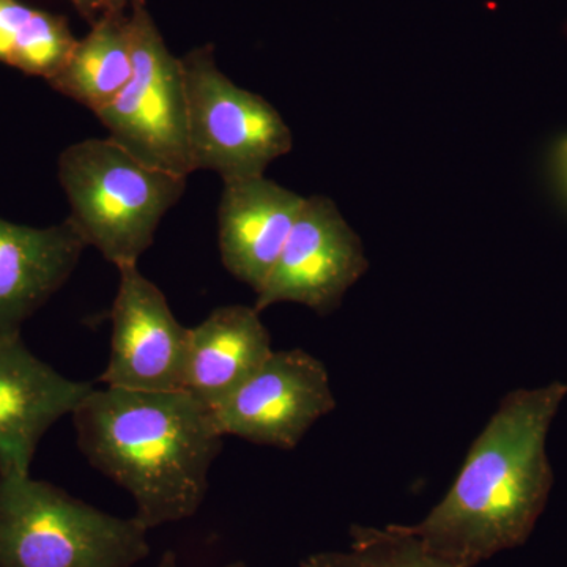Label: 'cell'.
Listing matches in <instances>:
<instances>
[{"label": "cell", "instance_id": "obj_1", "mask_svg": "<svg viewBox=\"0 0 567 567\" xmlns=\"http://www.w3.org/2000/svg\"><path fill=\"white\" fill-rule=\"evenodd\" d=\"M566 398L567 382L559 380L511 391L442 502L402 528L457 567H475L527 543L554 486L547 435Z\"/></svg>", "mask_w": 567, "mask_h": 567}, {"label": "cell", "instance_id": "obj_2", "mask_svg": "<svg viewBox=\"0 0 567 567\" xmlns=\"http://www.w3.org/2000/svg\"><path fill=\"white\" fill-rule=\"evenodd\" d=\"M71 417L81 453L133 496L148 532L196 516L224 440L203 402L183 390L93 388Z\"/></svg>", "mask_w": 567, "mask_h": 567}, {"label": "cell", "instance_id": "obj_3", "mask_svg": "<svg viewBox=\"0 0 567 567\" xmlns=\"http://www.w3.org/2000/svg\"><path fill=\"white\" fill-rule=\"evenodd\" d=\"M188 178L156 169L112 141L91 137L59 156L69 219L82 240L121 270L147 251Z\"/></svg>", "mask_w": 567, "mask_h": 567}, {"label": "cell", "instance_id": "obj_4", "mask_svg": "<svg viewBox=\"0 0 567 567\" xmlns=\"http://www.w3.org/2000/svg\"><path fill=\"white\" fill-rule=\"evenodd\" d=\"M147 535L47 481L0 477V567H134Z\"/></svg>", "mask_w": 567, "mask_h": 567}, {"label": "cell", "instance_id": "obj_5", "mask_svg": "<svg viewBox=\"0 0 567 567\" xmlns=\"http://www.w3.org/2000/svg\"><path fill=\"white\" fill-rule=\"evenodd\" d=\"M181 62L194 169L215 171L223 182L260 177L292 151L282 115L264 96L230 81L210 47L188 52Z\"/></svg>", "mask_w": 567, "mask_h": 567}, {"label": "cell", "instance_id": "obj_6", "mask_svg": "<svg viewBox=\"0 0 567 567\" xmlns=\"http://www.w3.org/2000/svg\"><path fill=\"white\" fill-rule=\"evenodd\" d=\"M128 20L132 80L95 115L106 126L111 140L142 163L188 178L196 169L181 59L164 43L142 0L133 3Z\"/></svg>", "mask_w": 567, "mask_h": 567}, {"label": "cell", "instance_id": "obj_7", "mask_svg": "<svg viewBox=\"0 0 567 567\" xmlns=\"http://www.w3.org/2000/svg\"><path fill=\"white\" fill-rule=\"evenodd\" d=\"M368 268L360 237L333 200L324 196L306 197L254 308L262 312L274 305L297 303L320 316L331 315Z\"/></svg>", "mask_w": 567, "mask_h": 567}, {"label": "cell", "instance_id": "obj_8", "mask_svg": "<svg viewBox=\"0 0 567 567\" xmlns=\"http://www.w3.org/2000/svg\"><path fill=\"white\" fill-rule=\"evenodd\" d=\"M334 409L330 375L322 361L292 349L274 350L262 368L212 413L223 436L289 451Z\"/></svg>", "mask_w": 567, "mask_h": 567}, {"label": "cell", "instance_id": "obj_9", "mask_svg": "<svg viewBox=\"0 0 567 567\" xmlns=\"http://www.w3.org/2000/svg\"><path fill=\"white\" fill-rule=\"evenodd\" d=\"M111 309V354L100 382L142 391H178L185 383L189 328L183 327L162 290L137 265L118 270Z\"/></svg>", "mask_w": 567, "mask_h": 567}, {"label": "cell", "instance_id": "obj_10", "mask_svg": "<svg viewBox=\"0 0 567 567\" xmlns=\"http://www.w3.org/2000/svg\"><path fill=\"white\" fill-rule=\"evenodd\" d=\"M92 391L37 358L21 334L0 339V477L31 476L43 435Z\"/></svg>", "mask_w": 567, "mask_h": 567}, {"label": "cell", "instance_id": "obj_11", "mask_svg": "<svg viewBox=\"0 0 567 567\" xmlns=\"http://www.w3.org/2000/svg\"><path fill=\"white\" fill-rule=\"evenodd\" d=\"M305 199L265 175L224 182L218 208L224 268L259 293L281 256Z\"/></svg>", "mask_w": 567, "mask_h": 567}, {"label": "cell", "instance_id": "obj_12", "mask_svg": "<svg viewBox=\"0 0 567 567\" xmlns=\"http://www.w3.org/2000/svg\"><path fill=\"white\" fill-rule=\"evenodd\" d=\"M87 248L69 218L31 227L0 218V339L22 324L62 289Z\"/></svg>", "mask_w": 567, "mask_h": 567}, {"label": "cell", "instance_id": "obj_13", "mask_svg": "<svg viewBox=\"0 0 567 567\" xmlns=\"http://www.w3.org/2000/svg\"><path fill=\"white\" fill-rule=\"evenodd\" d=\"M259 315L249 306L227 305L189 328L183 391L210 410L237 393L274 353Z\"/></svg>", "mask_w": 567, "mask_h": 567}, {"label": "cell", "instance_id": "obj_14", "mask_svg": "<svg viewBox=\"0 0 567 567\" xmlns=\"http://www.w3.org/2000/svg\"><path fill=\"white\" fill-rule=\"evenodd\" d=\"M133 76L132 33L123 11H107L76 41L69 61L51 78L54 91L95 114L126 87Z\"/></svg>", "mask_w": 567, "mask_h": 567}, {"label": "cell", "instance_id": "obj_15", "mask_svg": "<svg viewBox=\"0 0 567 567\" xmlns=\"http://www.w3.org/2000/svg\"><path fill=\"white\" fill-rule=\"evenodd\" d=\"M61 17L20 0H0V62L50 81L76 47Z\"/></svg>", "mask_w": 567, "mask_h": 567}, {"label": "cell", "instance_id": "obj_16", "mask_svg": "<svg viewBox=\"0 0 567 567\" xmlns=\"http://www.w3.org/2000/svg\"><path fill=\"white\" fill-rule=\"evenodd\" d=\"M308 567H457L431 554L402 525L383 528L353 525L350 546L341 551H320L305 559Z\"/></svg>", "mask_w": 567, "mask_h": 567}, {"label": "cell", "instance_id": "obj_17", "mask_svg": "<svg viewBox=\"0 0 567 567\" xmlns=\"http://www.w3.org/2000/svg\"><path fill=\"white\" fill-rule=\"evenodd\" d=\"M85 18L95 22L112 10L111 0H71Z\"/></svg>", "mask_w": 567, "mask_h": 567}, {"label": "cell", "instance_id": "obj_18", "mask_svg": "<svg viewBox=\"0 0 567 567\" xmlns=\"http://www.w3.org/2000/svg\"><path fill=\"white\" fill-rule=\"evenodd\" d=\"M156 567H181L178 565L177 554L173 550H167L166 554L163 555L162 559H159L158 566ZM221 567H249L241 559H237V561L229 563V565H224Z\"/></svg>", "mask_w": 567, "mask_h": 567}, {"label": "cell", "instance_id": "obj_19", "mask_svg": "<svg viewBox=\"0 0 567 567\" xmlns=\"http://www.w3.org/2000/svg\"><path fill=\"white\" fill-rule=\"evenodd\" d=\"M557 167L563 185L567 189V140L559 142L557 151Z\"/></svg>", "mask_w": 567, "mask_h": 567}, {"label": "cell", "instance_id": "obj_20", "mask_svg": "<svg viewBox=\"0 0 567 567\" xmlns=\"http://www.w3.org/2000/svg\"><path fill=\"white\" fill-rule=\"evenodd\" d=\"M134 3L137 2V0H111L112 10L115 11H123L125 9L126 3Z\"/></svg>", "mask_w": 567, "mask_h": 567}, {"label": "cell", "instance_id": "obj_21", "mask_svg": "<svg viewBox=\"0 0 567 567\" xmlns=\"http://www.w3.org/2000/svg\"><path fill=\"white\" fill-rule=\"evenodd\" d=\"M301 567H308V566L301 565Z\"/></svg>", "mask_w": 567, "mask_h": 567}]
</instances>
